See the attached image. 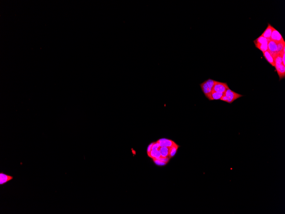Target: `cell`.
<instances>
[{
	"mask_svg": "<svg viewBox=\"0 0 285 214\" xmlns=\"http://www.w3.org/2000/svg\"><path fill=\"white\" fill-rule=\"evenodd\" d=\"M274 67L280 78V80L285 78V65L283 64L282 57L280 54H277L274 58Z\"/></svg>",
	"mask_w": 285,
	"mask_h": 214,
	"instance_id": "obj_1",
	"label": "cell"
},
{
	"mask_svg": "<svg viewBox=\"0 0 285 214\" xmlns=\"http://www.w3.org/2000/svg\"><path fill=\"white\" fill-rule=\"evenodd\" d=\"M242 96V95L235 92L230 89H228L224 93L223 95L220 100L227 102L229 104H231L233 101Z\"/></svg>",
	"mask_w": 285,
	"mask_h": 214,
	"instance_id": "obj_2",
	"label": "cell"
},
{
	"mask_svg": "<svg viewBox=\"0 0 285 214\" xmlns=\"http://www.w3.org/2000/svg\"><path fill=\"white\" fill-rule=\"evenodd\" d=\"M216 82V80L209 79L200 85L201 90L207 98L213 91V87Z\"/></svg>",
	"mask_w": 285,
	"mask_h": 214,
	"instance_id": "obj_3",
	"label": "cell"
},
{
	"mask_svg": "<svg viewBox=\"0 0 285 214\" xmlns=\"http://www.w3.org/2000/svg\"><path fill=\"white\" fill-rule=\"evenodd\" d=\"M255 47L262 52L268 50V39L260 36L254 41Z\"/></svg>",
	"mask_w": 285,
	"mask_h": 214,
	"instance_id": "obj_4",
	"label": "cell"
},
{
	"mask_svg": "<svg viewBox=\"0 0 285 214\" xmlns=\"http://www.w3.org/2000/svg\"><path fill=\"white\" fill-rule=\"evenodd\" d=\"M228 89H230V88L226 82L216 81L213 91L224 93Z\"/></svg>",
	"mask_w": 285,
	"mask_h": 214,
	"instance_id": "obj_5",
	"label": "cell"
},
{
	"mask_svg": "<svg viewBox=\"0 0 285 214\" xmlns=\"http://www.w3.org/2000/svg\"><path fill=\"white\" fill-rule=\"evenodd\" d=\"M268 51L274 58L277 55V45L274 41L268 39Z\"/></svg>",
	"mask_w": 285,
	"mask_h": 214,
	"instance_id": "obj_6",
	"label": "cell"
},
{
	"mask_svg": "<svg viewBox=\"0 0 285 214\" xmlns=\"http://www.w3.org/2000/svg\"><path fill=\"white\" fill-rule=\"evenodd\" d=\"M270 39L272 41H274L276 43H280L284 41L280 33L275 28L274 29L272 32Z\"/></svg>",
	"mask_w": 285,
	"mask_h": 214,
	"instance_id": "obj_7",
	"label": "cell"
},
{
	"mask_svg": "<svg viewBox=\"0 0 285 214\" xmlns=\"http://www.w3.org/2000/svg\"><path fill=\"white\" fill-rule=\"evenodd\" d=\"M160 144V147H166L171 148L176 144V143L173 141L166 139H162L157 141Z\"/></svg>",
	"mask_w": 285,
	"mask_h": 214,
	"instance_id": "obj_8",
	"label": "cell"
},
{
	"mask_svg": "<svg viewBox=\"0 0 285 214\" xmlns=\"http://www.w3.org/2000/svg\"><path fill=\"white\" fill-rule=\"evenodd\" d=\"M13 179V177L7 175L3 173H0V185H3Z\"/></svg>",
	"mask_w": 285,
	"mask_h": 214,
	"instance_id": "obj_9",
	"label": "cell"
},
{
	"mask_svg": "<svg viewBox=\"0 0 285 214\" xmlns=\"http://www.w3.org/2000/svg\"><path fill=\"white\" fill-rule=\"evenodd\" d=\"M274 28L273 26H272L270 24H268V27H267L264 32L260 36L267 38V39H270L272 32Z\"/></svg>",
	"mask_w": 285,
	"mask_h": 214,
	"instance_id": "obj_10",
	"label": "cell"
},
{
	"mask_svg": "<svg viewBox=\"0 0 285 214\" xmlns=\"http://www.w3.org/2000/svg\"><path fill=\"white\" fill-rule=\"evenodd\" d=\"M223 95L224 93H223L217 92L213 91L207 98L210 100H220Z\"/></svg>",
	"mask_w": 285,
	"mask_h": 214,
	"instance_id": "obj_11",
	"label": "cell"
},
{
	"mask_svg": "<svg viewBox=\"0 0 285 214\" xmlns=\"http://www.w3.org/2000/svg\"><path fill=\"white\" fill-rule=\"evenodd\" d=\"M263 56L265 57L266 60L268 62V63H269L271 65H272L274 67L275 65H274V60L273 57H272L270 53L268 50H267V51L263 52Z\"/></svg>",
	"mask_w": 285,
	"mask_h": 214,
	"instance_id": "obj_12",
	"label": "cell"
},
{
	"mask_svg": "<svg viewBox=\"0 0 285 214\" xmlns=\"http://www.w3.org/2000/svg\"><path fill=\"white\" fill-rule=\"evenodd\" d=\"M147 154L149 156L152 158V159L159 158L162 156H161V153L159 151V149L152 150L150 153H148Z\"/></svg>",
	"mask_w": 285,
	"mask_h": 214,
	"instance_id": "obj_13",
	"label": "cell"
},
{
	"mask_svg": "<svg viewBox=\"0 0 285 214\" xmlns=\"http://www.w3.org/2000/svg\"><path fill=\"white\" fill-rule=\"evenodd\" d=\"M169 149L170 148L166 147H161L159 148V151L161 153V156L163 157H169Z\"/></svg>",
	"mask_w": 285,
	"mask_h": 214,
	"instance_id": "obj_14",
	"label": "cell"
},
{
	"mask_svg": "<svg viewBox=\"0 0 285 214\" xmlns=\"http://www.w3.org/2000/svg\"><path fill=\"white\" fill-rule=\"evenodd\" d=\"M277 45V54H280L283 51L285 52V41L280 43H276Z\"/></svg>",
	"mask_w": 285,
	"mask_h": 214,
	"instance_id": "obj_15",
	"label": "cell"
},
{
	"mask_svg": "<svg viewBox=\"0 0 285 214\" xmlns=\"http://www.w3.org/2000/svg\"><path fill=\"white\" fill-rule=\"evenodd\" d=\"M179 146L178 145V144H176L174 145V146H172L171 148H170V149H169V158H171L173 157L176 154V152H177V150H178V148Z\"/></svg>",
	"mask_w": 285,
	"mask_h": 214,
	"instance_id": "obj_16",
	"label": "cell"
},
{
	"mask_svg": "<svg viewBox=\"0 0 285 214\" xmlns=\"http://www.w3.org/2000/svg\"><path fill=\"white\" fill-rule=\"evenodd\" d=\"M154 162L157 165V166H164V165H166L167 163H165V162H162V161H160V160H158L157 159H153Z\"/></svg>",
	"mask_w": 285,
	"mask_h": 214,
	"instance_id": "obj_17",
	"label": "cell"
},
{
	"mask_svg": "<svg viewBox=\"0 0 285 214\" xmlns=\"http://www.w3.org/2000/svg\"><path fill=\"white\" fill-rule=\"evenodd\" d=\"M160 148H161V147H160V144L158 141H157L156 142H153V143L152 150L159 149Z\"/></svg>",
	"mask_w": 285,
	"mask_h": 214,
	"instance_id": "obj_18",
	"label": "cell"
},
{
	"mask_svg": "<svg viewBox=\"0 0 285 214\" xmlns=\"http://www.w3.org/2000/svg\"><path fill=\"white\" fill-rule=\"evenodd\" d=\"M153 143H152L151 144H150V145H149V146H148V148L147 149V153H150V152L151 151L152 148V146L153 145Z\"/></svg>",
	"mask_w": 285,
	"mask_h": 214,
	"instance_id": "obj_19",
	"label": "cell"
}]
</instances>
